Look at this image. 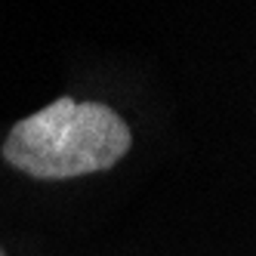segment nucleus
I'll return each instance as SVG.
<instances>
[{
  "label": "nucleus",
  "mask_w": 256,
  "mask_h": 256,
  "mask_svg": "<svg viewBox=\"0 0 256 256\" xmlns=\"http://www.w3.org/2000/svg\"><path fill=\"white\" fill-rule=\"evenodd\" d=\"M130 145V126L112 105L59 96L40 112L16 120L0 154L12 170L31 179L59 182L112 170L126 158Z\"/></svg>",
  "instance_id": "nucleus-1"
},
{
  "label": "nucleus",
  "mask_w": 256,
  "mask_h": 256,
  "mask_svg": "<svg viewBox=\"0 0 256 256\" xmlns=\"http://www.w3.org/2000/svg\"><path fill=\"white\" fill-rule=\"evenodd\" d=\"M0 256H6V250H4V247H0Z\"/></svg>",
  "instance_id": "nucleus-2"
}]
</instances>
